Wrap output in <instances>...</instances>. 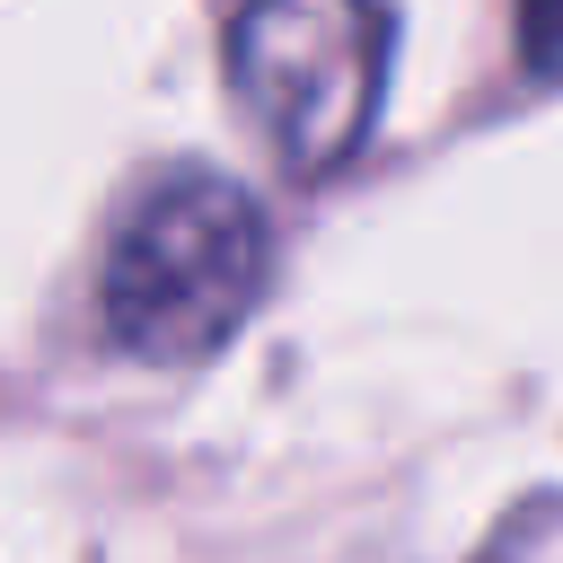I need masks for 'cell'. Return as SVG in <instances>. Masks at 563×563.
Listing matches in <instances>:
<instances>
[{"label":"cell","mask_w":563,"mask_h":563,"mask_svg":"<svg viewBox=\"0 0 563 563\" xmlns=\"http://www.w3.org/2000/svg\"><path fill=\"white\" fill-rule=\"evenodd\" d=\"M264 273H273V238L255 194L220 167H158L114 220L97 308L123 352L202 361L255 317Z\"/></svg>","instance_id":"1"},{"label":"cell","mask_w":563,"mask_h":563,"mask_svg":"<svg viewBox=\"0 0 563 563\" xmlns=\"http://www.w3.org/2000/svg\"><path fill=\"white\" fill-rule=\"evenodd\" d=\"M229 88L290 176H334L387 88L378 0H246L229 18Z\"/></svg>","instance_id":"2"},{"label":"cell","mask_w":563,"mask_h":563,"mask_svg":"<svg viewBox=\"0 0 563 563\" xmlns=\"http://www.w3.org/2000/svg\"><path fill=\"white\" fill-rule=\"evenodd\" d=\"M519 53L528 70L563 79V0H519Z\"/></svg>","instance_id":"3"}]
</instances>
